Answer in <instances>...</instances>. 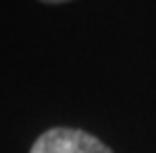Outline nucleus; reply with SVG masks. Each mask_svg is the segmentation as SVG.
<instances>
[{
    "label": "nucleus",
    "instance_id": "nucleus-1",
    "mask_svg": "<svg viewBox=\"0 0 156 153\" xmlns=\"http://www.w3.org/2000/svg\"><path fill=\"white\" fill-rule=\"evenodd\" d=\"M30 153H112V148L87 130L58 126L39 135Z\"/></svg>",
    "mask_w": 156,
    "mask_h": 153
},
{
    "label": "nucleus",
    "instance_id": "nucleus-2",
    "mask_svg": "<svg viewBox=\"0 0 156 153\" xmlns=\"http://www.w3.org/2000/svg\"><path fill=\"white\" fill-rule=\"evenodd\" d=\"M39 2H46V5H60V2H69V0H39Z\"/></svg>",
    "mask_w": 156,
    "mask_h": 153
}]
</instances>
